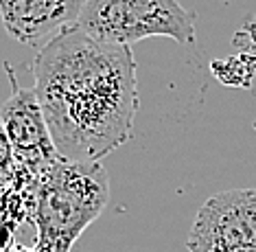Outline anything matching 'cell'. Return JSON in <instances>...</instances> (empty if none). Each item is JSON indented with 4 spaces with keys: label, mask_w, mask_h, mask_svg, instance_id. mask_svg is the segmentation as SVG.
Here are the masks:
<instances>
[{
    "label": "cell",
    "mask_w": 256,
    "mask_h": 252,
    "mask_svg": "<svg viewBox=\"0 0 256 252\" xmlns=\"http://www.w3.org/2000/svg\"><path fill=\"white\" fill-rule=\"evenodd\" d=\"M33 79L62 160L101 162L132 138L138 81L130 46L98 42L77 25L66 27L38 51Z\"/></svg>",
    "instance_id": "1"
},
{
    "label": "cell",
    "mask_w": 256,
    "mask_h": 252,
    "mask_svg": "<svg viewBox=\"0 0 256 252\" xmlns=\"http://www.w3.org/2000/svg\"><path fill=\"white\" fill-rule=\"evenodd\" d=\"M110 178L101 162L57 160L38 182V252H70L81 232L106 210Z\"/></svg>",
    "instance_id": "2"
},
{
    "label": "cell",
    "mask_w": 256,
    "mask_h": 252,
    "mask_svg": "<svg viewBox=\"0 0 256 252\" xmlns=\"http://www.w3.org/2000/svg\"><path fill=\"white\" fill-rule=\"evenodd\" d=\"M77 27L114 46H132L154 35L182 46H193L197 40L195 14L180 0H88Z\"/></svg>",
    "instance_id": "3"
},
{
    "label": "cell",
    "mask_w": 256,
    "mask_h": 252,
    "mask_svg": "<svg viewBox=\"0 0 256 252\" xmlns=\"http://www.w3.org/2000/svg\"><path fill=\"white\" fill-rule=\"evenodd\" d=\"M214 248H256V189L214 193L200 206L186 250Z\"/></svg>",
    "instance_id": "4"
},
{
    "label": "cell",
    "mask_w": 256,
    "mask_h": 252,
    "mask_svg": "<svg viewBox=\"0 0 256 252\" xmlns=\"http://www.w3.org/2000/svg\"><path fill=\"white\" fill-rule=\"evenodd\" d=\"M4 68L11 79V95L0 108V123L11 143L18 167L36 178H42L62 158L57 156L36 90L18 86L14 68L9 64Z\"/></svg>",
    "instance_id": "5"
},
{
    "label": "cell",
    "mask_w": 256,
    "mask_h": 252,
    "mask_svg": "<svg viewBox=\"0 0 256 252\" xmlns=\"http://www.w3.org/2000/svg\"><path fill=\"white\" fill-rule=\"evenodd\" d=\"M88 0H0L4 31L20 44H38L77 25Z\"/></svg>",
    "instance_id": "6"
},
{
    "label": "cell",
    "mask_w": 256,
    "mask_h": 252,
    "mask_svg": "<svg viewBox=\"0 0 256 252\" xmlns=\"http://www.w3.org/2000/svg\"><path fill=\"white\" fill-rule=\"evenodd\" d=\"M16 171H18V162H16L11 143H9L7 134H4L2 123H0V191H4L7 186L14 184Z\"/></svg>",
    "instance_id": "7"
},
{
    "label": "cell",
    "mask_w": 256,
    "mask_h": 252,
    "mask_svg": "<svg viewBox=\"0 0 256 252\" xmlns=\"http://www.w3.org/2000/svg\"><path fill=\"white\" fill-rule=\"evenodd\" d=\"M197 252H256V248H214V250H197Z\"/></svg>",
    "instance_id": "8"
},
{
    "label": "cell",
    "mask_w": 256,
    "mask_h": 252,
    "mask_svg": "<svg viewBox=\"0 0 256 252\" xmlns=\"http://www.w3.org/2000/svg\"><path fill=\"white\" fill-rule=\"evenodd\" d=\"M9 252H38L36 248H24V245H16V248H11Z\"/></svg>",
    "instance_id": "9"
},
{
    "label": "cell",
    "mask_w": 256,
    "mask_h": 252,
    "mask_svg": "<svg viewBox=\"0 0 256 252\" xmlns=\"http://www.w3.org/2000/svg\"><path fill=\"white\" fill-rule=\"evenodd\" d=\"M0 252H4V250H0Z\"/></svg>",
    "instance_id": "10"
}]
</instances>
